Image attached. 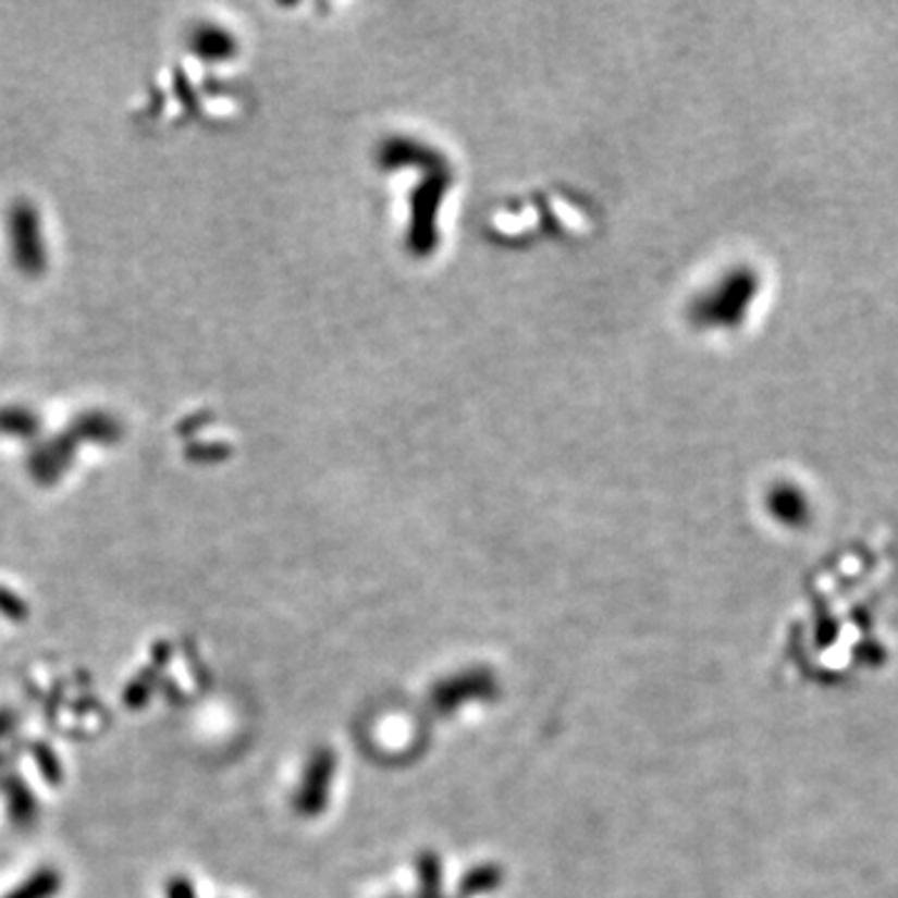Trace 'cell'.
Here are the masks:
<instances>
[{"label":"cell","mask_w":898,"mask_h":898,"mask_svg":"<svg viewBox=\"0 0 898 898\" xmlns=\"http://www.w3.org/2000/svg\"><path fill=\"white\" fill-rule=\"evenodd\" d=\"M113 438L115 425L110 422V417L100 413L78 417L63 434H58V438L46 444H38V447L33 450L30 472L42 487L56 484L58 479L67 472V467L73 465L75 450H83L85 444H100Z\"/></svg>","instance_id":"obj_1"},{"label":"cell","mask_w":898,"mask_h":898,"mask_svg":"<svg viewBox=\"0 0 898 898\" xmlns=\"http://www.w3.org/2000/svg\"><path fill=\"white\" fill-rule=\"evenodd\" d=\"M8 245L13 265L23 275L38 278L48 268L46 227L38 208L28 200H19L8 210Z\"/></svg>","instance_id":"obj_2"},{"label":"cell","mask_w":898,"mask_h":898,"mask_svg":"<svg viewBox=\"0 0 898 898\" xmlns=\"http://www.w3.org/2000/svg\"><path fill=\"white\" fill-rule=\"evenodd\" d=\"M63 888V876L56 869L42 866L13 888L3 898H53Z\"/></svg>","instance_id":"obj_3"},{"label":"cell","mask_w":898,"mask_h":898,"mask_svg":"<svg viewBox=\"0 0 898 898\" xmlns=\"http://www.w3.org/2000/svg\"><path fill=\"white\" fill-rule=\"evenodd\" d=\"M5 794H8V807H11V814L15 819V824H30L36 819V801H33V794L28 791L19 776H8L5 782Z\"/></svg>","instance_id":"obj_4"},{"label":"cell","mask_w":898,"mask_h":898,"mask_svg":"<svg viewBox=\"0 0 898 898\" xmlns=\"http://www.w3.org/2000/svg\"><path fill=\"white\" fill-rule=\"evenodd\" d=\"M38 430V417L25 407H5L0 409V434H13V438H33Z\"/></svg>","instance_id":"obj_5"},{"label":"cell","mask_w":898,"mask_h":898,"mask_svg":"<svg viewBox=\"0 0 898 898\" xmlns=\"http://www.w3.org/2000/svg\"><path fill=\"white\" fill-rule=\"evenodd\" d=\"M33 754H36V764L42 772V776L48 778V784H60L63 782V766H60V761L56 759L53 751L46 743H40V747H33Z\"/></svg>","instance_id":"obj_6"},{"label":"cell","mask_w":898,"mask_h":898,"mask_svg":"<svg viewBox=\"0 0 898 898\" xmlns=\"http://www.w3.org/2000/svg\"><path fill=\"white\" fill-rule=\"evenodd\" d=\"M0 614L11 622H23L28 617V606H25L23 599L19 594H13L11 589L0 587Z\"/></svg>","instance_id":"obj_7"},{"label":"cell","mask_w":898,"mask_h":898,"mask_svg":"<svg viewBox=\"0 0 898 898\" xmlns=\"http://www.w3.org/2000/svg\"><path fill=\"white\" fill-rule=\"evenodd\" d=\"M168 898H195L193 886L185 878H175L168 888Z\"/></svg>","instance_id":"obj_8"}]
</instances>
